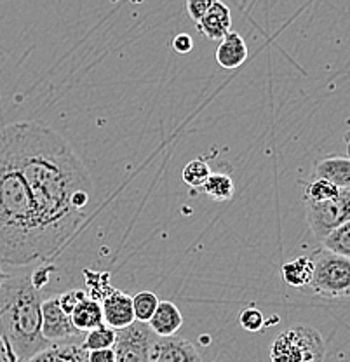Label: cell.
I'll use <instances>...</instances> for the list:
<instances>
[{
    "instance_id": "1",
    "label": "cell",
    "mask_w": 350,
    "mask_h": 362,
    "mask_svg": "<svg viewBox=\"0 0 350 362\" xmlns=\"http://www.w3.org/2000/svg\"><path fill=\"white\" fill-rule=\"evenodd\" d=\"M39 204L56 255L86 220L93 195L88 168L62 134L37 122L0 129Z\"/></svg>"
},
{
    "instance_id": "2",
    "label": "cell",
    "mask_w": 350,
    "mask_h": 362,
    "mask_svg": "<svg viewBox=\"0 0 350 362\" xmlns=\"http://www.w3.org/2000/svg\"><path fill=\"white\" fill-rule=\"evenodd\" d=\"M54 255L35 195L0 133V265L25 267Z\"/></svg>"
},
{
    "instance_id": "3",
    "label": "cell",
    "mask_w": 350,
    "mask_h": 362,
    "mask_svg": "<svg viewBox=\"0 0 350 362\" xmlns=\"http://www.w3.org/2000/svg\"><path fill=\"white\" fill-rule=\"evenodd\" d=\"M42 298L30 274L6 275L0 284V337L18 361L26 362L51 343L42 337Z\"/></svg>"
},
{
    "instance_id": "4",
    "label": "cell",
    "mask_w": 350,
    "mask_h": 362,
    "mask_svg": "<svg viewBox=\"0 0 350 362\" xmlns=\"http://www.w3.org/2000/svg\"><path fill=\"white\" fill-rule=\"evenodd\" d=\"M314 272L308 289L329 300H340L350 294V259L327 249H317L312 255Z\"/></svg>"
},
{
    "instance_id": "5",
    "label": "cell",
    "mask_w": 350,
    "mask_h": 362,
    "mask_svg": "<svg viewBox=\"0 0 350 362\" xmlns=\"http://www.w3.org/2000/svg\"><path fill=\"white\" fill-rule=\"evenodd\" d=\"M325 339L314 327L296 326L284 331L270 346L272 362H322Z\"/></svg>"
},
{
    "instance_id": "6",
    "label": "cell",
    "mask_w": 350,
    "mask_h": 362,
    "mask_svg": "<svg viewBox=\"0 0 350 362\" xmlns=\"http://www.w3.org/2000/svg\"><path fill=\"white\" fill-rule=\"evenodd\" d=\"M308 228L317 240H322L331 230L350 221V188H342L340 195L331 201H305Z\"/></svg>"
},
{
    "instance_id": "7",
    "label": "cell",
    "mask_w": 350,
    "mask_h": 362,
    "mask_svg": "<svg viewBox=\"0 0 350 362\" xmlns=\"http://www.w3.org/2000/svg\"><path fill=\"white\" fill-rule=\"evenodd\" d=\"M156 334L146 322L134 320L131 326L117 331L115 362H148L150 345Z\"/></svg>"
},
{
    "instance_id": "8",
    "label": "cell",
    "mask_w": 350,
    "mask_h": 362,
    "mask_svg": "<svg viewBox=\"0 0 350 362\" xmlns=\"http://www.w3.org/2000/svg\"><path fill=\"white\" fill-rule=\"evenodd\" d=\"M42 312V337L49 343H77L81 345L84 333L71 324L70 315L59 307L58 296L44 300L40 305Z\"/></svg>"
},
{
    "instance_id": "9",
    "label": "cell",
    "mask_w": 350,
    "mask_h": 362,
    "mask_svg": "<svg viewBox=\"0 0 350 362\" xmlns=\"http://www.w3.org/2000/svg\"><path fill=\"white\" fill-rule=\"evenodd\" d=\"M148 362H202V357L188 339L171 334L153 338Z\"/></svg>"
},
{
    "instance_id": "10",
    "label": "cell",
    "mask_w": 350,
    "mask_h": 362,
    "mask_svg": "<svg viewBox=\"0 0 350 362\" xmlns=\"http://www.w3.org/2000/svg\"><path fill=\"white\" fill-rule=\"evenodd\" d=\"M100 305L101 314H103V324H107L112 329H124L134 322L133 300H131L129 294L112 288L105 294Z\"/></svg>"
},
{
    "instance_id": "11",
    "label": "cell",
    "mask_w": 350,
    "mask_h": 362,
    "mask_svg": "<svg viewBox=\"0 0 350 362\" xmlns=\"http://www.w3.org/2000/svg\"><path fill=\"white\" fill-rule=\"evenodd\" d=\"M197 30L209 40H220L232 30L231 9L221 0H216L197 23Z\"/></svg>"
},
{
    "instance_id": "12",
    "label": "cell",
    "mask_w": 350,
    "mask_h": 362,
    "mask_svg": "<svg viewBox=\"0 0 350 362\" xmlns=\"http://www.w3.org/2000/svg\"><path fill=\"white\" fill-rule=\"evenodd\" d=\"M247 59V45L237 32H228L216 47V62L225 70H235Z\"/></svg>"
},
{
    "instance_id": "13",
    "label": "cell",
    "mask_w": 350,
    "mask_h": 362,
    "mask_svg": "<svg viewBox=\"0 0 350 362\" xmlns=\"http://www.w3.org/2000/svg\"><path fill=\"white\" fill-rule=\"evenodd\" d=\"M156 337H171L180 331L183 326V315L180 308L173 301H161L156 312L146 322Z\"/></svg>"
},
{
    "instance_id": "14",
    "label": "cell",
    "mask_w": 350,
    "mask_h": 362,
    "mask_svg": "<svg viewBox=\"0 0 350 362\" xmlns=\"http://www.w3.org/2000/svg\"><path fill=\"white\" fill-rule=\"evenodd\" d=\"M314 178H322L337 185L338 188H350V160L349 157L331 156L315 162Z\"/></svg>"
},
{
    "instance_id": "15",
    "label": "cell",
    "mask_w": 350,
    "mask_h": 362,
    "mask_svg": "<svg viewBox=\"0 0 350 362\" xmlns=\"http://www.w3.org/2000/svg\"><path fill=\"white\" fill-rule=\"evenodd\" d=\"M26 362H89L88 350L77 343H51Z\"/></svg>"
},
{
    "instance_id": "16",
    "label": "cell",
    "mask_w": 350,
    "mask_h": 362,
    "mask_svg": "<svg viewBox=\"0 0 350 362\" xmlns=\"http://www.w3.org/2000/svg\"><path fill=\"white\" fill-rule=\"evenodd\" d=\"M70 320L78 331H82V333L101 326V324H103V314H101L100 301L86 296L84 300L78 301L74 307V310L70 312Z\"/></svg>"
},
{
    "instance_id": "17",
    "label": "cell",
    "mask_w": 350,
    "mask_h": 362,
    "mask_svg": "<svg viewBox=\"0 0 350 362\" xmlns=\"http://www.w3.org/2000/svg\"><path fill=\"white\" fill-rule=\"evenodd\" d=\"M312 272H314L312 256H298V258L291 259L281 267L282 281L296 289L308 288L312 281Z\"/></svg>"
},
{
    "instance_id": "18",
    "label": "cell",
    "mask_w": 350,
    "mask_h": 362,
    "mask_svg": "<svg viewBox=\"0 0 350 362\" xmlns=\"http://www.w3.org/2000/svg\"><path fill=\"white\" fill-rule=\"evenodd\" d=\"M201 190L209 199H213V201L227 202L233 197L235 185H233V180L228 175H223V173H211L209 178L202 185Z\"/></svg>"
},
{
    "instance_id": "19",
    "label": "cell",
    "mask_w": 350,
    "mask_h": 362,
    "mask_svg": "<svg viewBox=\"0 0 350 362\" xmlns=\"http://www.w3.org/2000/svg\"><path fill=\"white\" fill-rule=\"evenodd\" d=\"M115 337L117 331L108 327L107 324H101V326L94 327L84 333V339H82L81 346L89 350H98V349H112L115 345Z\"/></svg>"
},
{
    "instance_id": "20",
    "label": "cell",
    "mask_w": 350,
    "mask_h": 362,
    "mask_svg": "<svg viewBox=\"0 0 350 362\" xmlns=\"http://www.w3.org/2000/svg\"><path fill=\"white\" fill-rule=\"evenodd\" d=\"M322 247L340 256H350V221H345L321 240Z\"/></svg>"
},
{
    "instance_id": "21",
    "label": "cell",
    "mask_w": 350,
    "mask_h": 362,
    "mask_svg": "<svg viewBox=\"0 0 350 362\" xmlns=\"http://www.w3.org/2000/svg\"><path fill=\"white\" fill-rule=\"evenodd\" d=\"M209 175L211 168L208 162L202 160V158H195V160L188 162L185 168H183L182 180L185 181V185H188V187L194 188V190H201L202 185L209 178Z\"/></svg>"
},
{
    "instance_id": "22",
    "label": "cell",
    "mask_w": 350,
    "mask_h": 362,
    "mask_svg": "<svg viewBox=\"0 0 350 362\" xmlns=\"http://www.w3.org/2000/svg\"><path fill=\"white\" fill-rule=\"evenodd\" d=\"M342 188L333 185L331 181H326L322 178H314L305 188V201L312 202H321V201H331L340 195Z\"/></svg>"
},
{
    "instance_id": "23",
    "label": "cell",
    "mask_w": 350,
    "mask_h": 362,
    "mask_svg": "<svg viewBox=\"0 0 350 362\" xmlns=\"http://www.w3.org/2000/svg\"><path fill=\"white\" fill-rule=\"evenodd\" d=\"M131 300H133L134 320H138V322H148L150 317L156 312L157 305H159L157 294L152 291H140L134 294Z\"/></svg>"
},
{
    "instance_id": "24",
    "label": "cell",
    "mask_w": 350,
    "mask_h": 362,
    "mask_svg": "<svg viewBox=\"0 0 350 362\" xmlns=\"http://www.w3.org/2000/svg\"><path fill=\"white\" fill-rule=\"evenodd\" d=\"M84 275L88 277V296L93 298V300L101 301L103 296L112 289L108 274H94L91 270H84Z\"/></svg>"
},
{
    "instance_id": "25",
    "label": "cell",
    "mask_w": 350,
    "mask_h": 362,
    "mask_svg": "<svg viewBox=\"0 0 350 362\" xmlns=\"http://www.w3.org/2000/svg\"><path fill=\"white\" fill-rule=\"evenodd\" d=\"M237 320H239V326L243 329L250 331V333H258L265 326V317H263L262 310H258L257 307L244 308L239 317H237Z\"/></svg>"
},
{
    "instance_id": "26",
    "label": "cell",
    "mask_w": 350,
    "mask_h": 362,
    "mask_svg": "<svg viewBox=\"0 0 350 362\" xmlns=\"http://www.w3.org/2000/svg\"><path fill=\"white\" fill-rule=\"evenodd\" d=\"M88 296V293L86 291H81V289H71V291H65L62 293L58 296V301H59V307L63 308V310L66 312V314L70 315V312L74 310L75 305L78 303V301H82L84 298Z\"/></svg>"
},
{
    "instance_id": "27",
    "label": "cell",
    "mask_w": 350,
    "mask_h": 362,
    "mask_svg": "<svg viewBox=\"0 0 350 362\" xmlns=\"http://www.w3.org/2000/svg\"><path fill=\"white\" fill-rule=\"evenodd\" d=\"M214 2H216V0H187L188 16L194 20V23H197Z\"/></svg>"
},
{
    "instance_id": "28",
    "label": "cell",
    "mask_w": 350,
    "mask_h": 362,
    "mask_svg": "<svg viewBox=\"0 0 350 362\" xmlns=\"http://www.w3.org/2000/svg\"><path fill=\"white\" fill-rule=\"evenodd\" d=\"M173 49L180 54H188L194 49V39H192L188 33H178V35L173 39Z\"/></svg>"
},
{
    "instance_id": "29",
    "label": "cell",
    "mask_w": 350,
    "mask_h": 362,
    "mask_svg": "<svg viewBox=\"0 0 350 362\" xmlns=\"http://www.w3.org/2000/svg\"><path fill=\"white\" fill-rule=\"evenodd\" d=\"M89 362H115V350L112 349H98L88 352Z\"/></svg>"
},
{
    "instance_id": "30",
    "label": "cell",
    "mask_w": 350,
    "mask_h": 362,
    "mask_svg": "<svg viewBox=\"0 0 350 362\" xmlns=\"http://www.w3.org/2000/svg\"><path fill=\"white\" fill-rule=\"evenodd\" d=\"M0 362H21L16 359V356L13 354V350L4 343L2 337H0Z\"/></svg>"
},
{
    "instance_id": "31",
    "label": "cell",
    "mask_w": 350,
    "mask_h": 362,
    "mask_svg": "<svg viewBox=\"0 0 350 362\" xmlns=\"http://www.w3.org/2000/svg\"><path fill=\"white\" fill-rule=\"evenodd\" d=\"M6 275H7V274L2 270V267H0V284H2V281H4V277H6Z\"/></svg>"
}]
</instances>
